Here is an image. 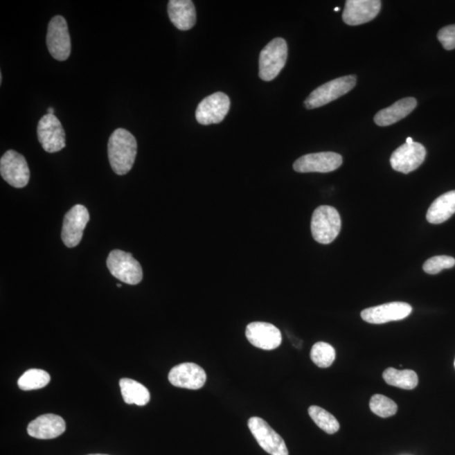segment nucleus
<instances>
[{
	"label": "nucleus",
	"instance_id": "obj_1",
	"mask_svg": "<svg viewBox=\"0 0 455 455\" xmlns=\"http://www.w3.org/2000/svg\"><path fill=\"white\" fill-rule=\"evenodd\" d=\"M107 150L109 161L114 172L119 176L130 172L138 150L134 136L124 128H118L109 139Z\"/></svg>",
	"mask_w": 455,
	"mask_h": 455
},
{
	"label": "nucleus",
	"instance_id": "obj_2",
	"mask_svg": "<svg viewBox=\"0 0 455 455\" xmlns=\"http://www.w3.org/2000/svg\"><path fill=\"white\" fill-rule=\"evenodd\" d=\"M341 227V217L335 208L325 205L314 210L311 219V232L317 242L332 243L339 235Z\"/></svg>",
	"mask_w": 455,
	"mask_h": 455
},
{
	"label": "nucleus",
	"instance_id": "obj_3",
	"mask_svg": "<svg viewBox=\"0 0 455 455\" xmlns=\"http://www.w3.org/2000/svg\"><path fill=\"white\" fill-rule=\"evenodd\" d=\"M287 45L285 39L275 38L260 53L259 76L264 81L274 80L285 67Z\"/></svg>",
	"mask_w": 455,
	"mask_h": 455
},
{
	"label": "nucleus",
	"instance_id": "obj_4",
	"mask_svg": "<svg viewBox=\"0 0 455 455\" xmlns=\"http://www.w3.org/2000/svg\"><path fill=\"white\" fill-rule=\"evenodd\" d=\"M357 77L348 75L329 81L314 89L305 100L307 109H314L325 106L339 97L347 94L355 87Z\"/></svg>",
	"mask_w": 455,
	"mask_h": 455
},
{
	"label": "nucleus",
	"instance_id": "obj_5",
	"mask_svg": "<svg viewBox=\"0 0 455 455\" xmlns=\"http://www.w3.org/2000/svg\"><path fill=\"white\" fill-rule=\"evenodd\" d=\"M107 265L114 277L130 285H137L143 279L141 265L134 256L125 251H112L109 254Z\"/></svg>",
	"mask_w": 455,
	"mask_h": 455
},
{
	"label": "nucleus",
	"instance_id": "obj_6",
	"mask_svg": "<svg viewBox=\"0 0 455 455\" xmlns=\"http://www.w3.org/2000/svg\"><path fill=\"white\" fill-rule=\"evenodd\" d=\"M46 46L51 55L57 61L67 60L71 53V39L66 19L57 15L49 22Z\"/></svg>",
	"mask_w": 455,
	"mask_h": 455
},
{
	"label": "nucleus",
	"instance_id": "obj_7",
	"mask_svg": "<svg viewBox=\"0 0 455 455\" xmlns=\"http://www.w3.org/2000/svg\"><path fill=\"white\" fill-rule=\"evenodd\" d=\"M0 174L7 184L15 188H23L28 184L30 170L22 154L15 150L7 151L0 159Z\"/></svg>",
	"mask_w": 455,
	"mask_h": 455
},
{
	"label": "nucleus",
	"instance_id": "obj_8",
	"mask_svg": "<svg viewBox=\"0 0 455 455\" xmlns=\"http://www.w3.org/2000/svg\"><path fill=\"white\" fill-rule=\"evenodd\" d=\"M248 427L256 440L266 452L271 455H289L285 440L263 419L251 418Z\"/></svg>",
	"mask_w": 455,
	"mask_h": 455
},
{
	"label": "nucleus",
	"instance_id": "obj_9",
	"mask_svg": "<svg viewBox=\"0 0 455 455\" xmlns=\"http://www.w3.org/2000/svg\"><path fill=\"white\" fill-rule=\"evenodd\" d=\"M37 137L48 153H56L66 146L65 132L55 115L46 114L39 121Z\"/></svg>",
	"mask_w": 455,
	"mask_h": 455
},
{
	"label": "nucleus",
	"instance_id": "obj_10",
	"mask_svg": "<svg viewBox=\"0 0 455 455\" xmlns=\"http://www.w3.org/2000/svg\"><path fill=\"white\" fill-rule=\"evenodd\" d=\"M231 100L223 92L206 97L197 108L196 119L202 125L220 123L227 116Z\"/></svg>",
	"mask_w": 455,
	"mask_h": 455
},
{
	"label": "nucleus",
	"instance_id": "obj_11",
	"mask_svg": "<svg viewBox=\"0 0 455 455\" xmlns=\"http://www.w3.org/2000/svg\"><path fill=\"white\" fill-rule=\"evenodd\" d=\"M89 220V213L83 205L73 206L66 213L62 229V240L66 247L73 248L80 243Z\"/></svg>",
	"mask_w": 455,
	"mask_h": 455
},
{
	"label": "nucleus",
	"instance_id": "obj_12",
	"mask_svg": "<svg viewBox=\"0 0 455 455\" xmlns=\"http://www.w3.org/2000/svg\"><path fill=\"white\" fill-rule=\"evenodd\" d=\"M342 157L334 152H321L303 155L294 164V170L299 173H328L339 168Z\"/></svg>",
	"mask_w": 455,
	"mask_h": 455
},
{
	"label": "nucleus",
	"instance_id": "obj_13",
	"mask_svg": "<svg viewBox=\"0 0 455 455\" xmlns=\"http://www.w3.org/2000/svg\"><path fill=\"white\" fill-rule=\"evenodd\" d=\"M426 149L421 143H404L391 157L392 168L398 172L408 174L417 170L426 157Z\"/></svg>",
	"mask_w": 455,
	"mask_h": 455
},
{
	"label": "nucleus",
	"instance_id": "obj_14",
	"mask_svg": "<svg viewBox=\"0 0 455 455\" xmlns=\"http://www.w3.org/2000/svg\"><path fill=\"white\" fill-rule=\"evenodd\" d=\"M412 307L404 302H392L371 307L362 311L361 317L371 324H384L390 321H402L409 316Z\"/></svg>",
	"mask_w": 455,
	"mask_h": 455
},
{
	"label": "nucleus",
	"instance_id": "obj_15",
	"mask_svg": "<svg viewBox=\"0 0 455 455\" xmlns=\"http://www.w3.org/2000/svg\"><path fill=\"white\" fill-rule=\"evenodd\" d=\"M247 340L254 347L263 350H274L282 344V334L274 325L267 322H252L246 330Z\"/></svg>",
	"mask_w": 455,
	"mask_h": 455
},
{
	"label": "nucleus",
	"instance_id": "obj_16",
	"mask_svg": "<svg viewBox=\"0 0 455 455\" xmlns=\"http://www.w3.org/2000/svg\"><path fill=\"white\" fill-rule=\"evenodd\" d=\"M170 383L174 386L199 390L207 380L204 369L193 363L177 365L169 373Z\"/></svg>",
	"mask_w": 455,
	"mask_h": 455
},
{
	"label": "nucleus",
	"instance_id": "obj_17",
	"mask_svg": "<svg viewBox=\"0 0 455 455\" xmlns=\"http://www.w3.org/2000/svg\"><path fill=\"white\" fill-rule=\"evenodd\" d=\"M380 8V0H348L342 19L349 26L364 24L378 15Z\"/></svg>",
	"mask_w": 455,
	"mask_h": 455
},
{
	"label": "nucleus",
	"instance_id": "obj_18",
	"mask_svg": "<svg viewBox=\"0 0 455 455\" xmlns=\"http://www.w3.org/2000/svg\"><path fill=\"white\" fill-rule=\"evenodd\" d=\"M66 430L64 420L54 414L42 415L30 422L27 433L37 439H53L63 434Z\"/></svg>",
	"mask_w": 455,
	"mask_h": 455
},
{
	"label": "nucleus",
	"instance_id": "obj_19",
	"mask_svg": "<svg viewBox=\"0 0 455 455\" xmlns=\"http://www.w3.org/2000/svg\"><path fill=\"white\" fill-rule=\"evenodd\" d=\"M168 15L170 21L179 30H188L196 24V9L190 0H170Z\"/></svg>",
	"mask_w": 455,
	"mask_h": 455
},
{
	"label": "nucleus",
	"instance_id": "obj_20",
	"mask_svg": "<svg viewBox=\"0 0 455 455\" xmlns=\"http://www.w3.org/2000/svg\"><path fill=\"white\" fill-rule=\"evenodd\" d=\"M417 100L413 97L396 101L390 107L380 111L375 116V123L380 127L392 125L409 115L417 107Z\"/></svg>",
	"mask_w": 455,
	"mask_h": 455
},
{
	"label": "nucleus",
	"instance_id": "obj_21",
	"mask_svg": "<svg viewBox=\"0 0 455 455\" xmlns=\"http://www.w3.org/2000/svg\"><path fill=\"white\" fill-rule=\"evenodd\" d=\"M455 213V190L443 194L431 204L427 220L431 224H442Z\"/></svg>",
	"mask_w": 455,
	"mask_h": 455
},
{
	"label": "nucleus",
	"instance_id": "obj_22",
	"mask_svg": "<svg viewBox=\"0 0 455 455\" xmlns=\"http://www.w3.org/2000/svg\"><path fill=\"white\" fill-rule=\"evenodd\" d=\"M124 402L128 404H137L139 407L145 406L150 400V391L138 381L124 378L119 382Z\"/></svg>",
	"mask_w": 455,
	"mask_h": 455
},
{
	"label": "nucleus",
	"instance_id": "obj_23",
	"mask_svg": "<svg viewBox=\"0 0 455 455\" xmlns=\"http://www.w3.org/2000/svg\"><path fill=\"white\" fill-rule=\"evenodd\" d=\"M383 378L390 386L403 390H413L418 384L417 373L410 369L399 371L394 368H389L383 373Z\"/></svg>",
	"mask_w": 455,
	"mask_h": 455
},
{
	"label": "nucleus",
	"instance_id": "obj_24",
	"mask_svg": "<svg viewBox=\"0 0 455 455\" xmlns=\"http://www.w3.org/2000/svg\"><path fill=\"white\" fill-rule=\"evenodd\" d=\"M51 377L42 369L32 368L27 371L18 380V386L22 391H34L48 386Z\"/></svg>",
	"mask_w": 455,
	"mask_h": 455
},
{
	"label": "nucleus",
	"instance_id": "obj_25",
	"mask_svg": "<svg viewBox=\"0 0 455 455\" xmlns=\"http://www.w3.org/2000/svg\"><path fill=\"white\" fill-rule=\"evenodd\" d=\"M309 415L314 423L325 433L336 434L340 429V424L337 418L320 407L311 406L309 408Z\"/></svg>",
	"mask_w": 455,
	"mask_h": 455
},
{
	"label": "nucleus",
	"instance_id": "obj_26",
	"mask_svg": "<svg viewBox=\"0 0 455 455\" xmlns=\"http://www.w3.org/2000/svg\"><path fill=\"white\" fill-rule=\"evenodd\" d=\"M310 357L318 367L325 368L330 367L335 361L336 351L332 345L320 341L311 348Z\"/></svg>",
	"mask_w": 455,
	"mask_h": 455
},
{
	"label": "nucleus",
	"instance_id": "obj_27",
	"mask_svg": "<svg viewBox=\"0 0 455 455\" xmlns=\"http://www.w3.org/2000/svg\"><path fill=\"white\" fill-rule=\"evenodd\" d=\"M369 407L373 413L384 418L392 417L398 410V404L383 395H373L369 402Z\"/></svg>",
	"mask_w": 455,
	"mask_h": 455
},
{
	"label": "nucleus",
	"instance_id": "obj_28",
	"mask_svg": "<svg viewBox=\"0 0 455 455\" xmlns=\"http://www.w3.org/2000/svg\"><path fill=\"white\" fill-rule=\"evenodd\" d=\"M455 265V259L452 256H437L427 260L423 264V270L427 274L435 275L443 270L449 269Z\"/></svg>",
	"mask_w": 455,
	"mask_h": 455
},
{
	"label": "nucleus",
	"instance_id": "obj_29",
	"mask_svg": "<svg viewBox=\"0 0 455 455\" xmlns=\"http://www.w3.org/2000/svg\"><path fill=\"white\" fill-rule=\"evenodd\" d=\"M438 41L443 48L453 50L455 48V25L443 27L438 34Z\"/></svg>",
	"mask_w": 455,
	"mask_h": 455
},
{
	"label": "nucleus",
	"instance_id": "obj_30",
	"mask_svg": "<svg viewBox=\"0 0 455 455\" xmlns=\"http://www.w3.org/2000/svg\"><path fill=\"white\" fill-rule=\"evenodd\" d=\"M48 114L54 115V109L53 107H48Z\"/></svg>",
	"mask_w": 455,
	"mask_h": 455
},
{
	"label": "nucleus",
	"instance_id": "obj_31",
	"mask_svg": "<svg viewBox=\"0 0 455 455\" xmlns=\"http://www.w3.org/2000/svg\"><path fill=\"white\" fill-rule=\"evenodd\" d=\"M413 143V140H412L411 138H407V143Z\"/></svg>",
	"mask_w": 455,
	"mask_h": 455
},
{
	"label": "nucleus",
	"instance_id": "obj_32",
	"mask_svg": "<svg viewBox=\"0 0 455 455\" xmlns=\"http://www.w3.org/2000/svg\"><path fill=\"white\" fill-rule=\"evenodd\" d=\"M3 77L2 73H0V84H2Z\"/></svg>",
	"mask_w": 455,
	"mask_h": 455
},
{
	"label": "nucleus",
	"instance_id": "obj_33",
	"mask_svg": "<svg viewBox=\"0 0 455 455\" xmlns=\"http://www.w3.org/2000/svg\"><path fill=\"white\" fill-rule=\"evenodd\" d=\"M89 455H107V454H89Z\"/></svg>",
	"mask_w": 455,
	"mask_h": 455
},
{
	"label": "nucleus",
	"instance_id": "obj_34",
	"mask_svg": "<svg viewBox=\"0 0 455 455\" xmlns=\"http://www.w3.org/2000/svg\"><path fill=\"white\" fill-rule=\"evenodd\" d=\"M339 8H335V11H339Z\"/></svg>",
	"mask_w": 455,
	"mask_h": 455
},
{
	"label": "nucleus",
	"instance_id": "obj_35",
	"mask_svg": "<svg viewBox=\"0 0 455 455\" xmlns=\"http://www.w3.org/2000/svg\"><path fill=\"white\" fill-rule=\"evenodd\" d=\"M116 286L121 287H122V285H120V283H118V285H116Z\"/></svg>",
	"mask_w": 455,
	"mask_h": 455
},
{
	"label": "nucleus",
	"instance_id": "obj_36",
	"mask_svg": "<svg viewBox=\"0 0 455 455\" xmlns=\"http://www.w3.org/2000/svg\"><path fill=\"white\" fill-rule=\"evenodd\" d=\"M404 455H410V454H404Z\"/></svg>",
	"mask_w": 455,
	"mask_h": 455
},
{
	"label": "nucleus",
	"instance_id": "obj_37",
	"mask_svg": "<svg viewBox=\"0 0 455 455\" xmlns=\"http://www.w3.org/2000/svg\"><path fill=\"white\" fill-rule=\"evenodd\" d=\"M454 366H455V362H454Z\"/></svg>",
	"mask_w": 455,
	"mask_h": 455
}]
</instances>
